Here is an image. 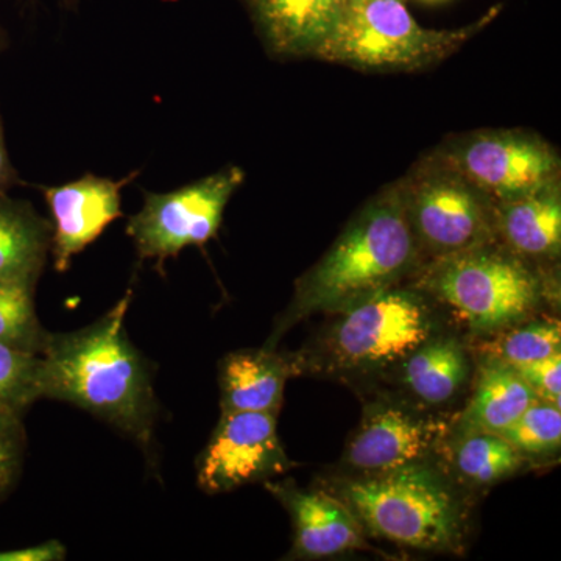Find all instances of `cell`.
<instances>
[{"instance_id":"obj_1","label":"cell","mask_w":561,"mask_h":561,"mask_svg":"<svg viewBox=\"0 0 561 561\" xmlns=\"http://www.w3.org/2000/svg\"><path fill=\"white\" fill-rule=\"evenodd\" d=\"M133 291L90 327L49 332L41 351V397L69 402L130 437L154 445L158 401L147 360L125 330Z\"/></svg>"},{"instance_id":"obj_2","label":"cell","mask_w":561,"mask_h":561,"mask_svg":"<svg viewBox=\"0 0 561 561\" xmlns=\"http://www.w3.org/2000/svg\"><path fill=\"white\" fill-rule=\"evenodd\" d=\"M397 181L362 206L331 249L295 284L267 348L298 320L317 312L341 313L379 291L412 278L424 264Z\"/></svg>"},{"instance_id":"obj_3","label":"cell","mask_w":561,"mask_h":561,"mask_svg":"<svg viewBox=\"0 0 561 561\" xmlns=\"http://www.w3.org/2000/svg\"><path fill=\"white\" fill-rule=\"evenodd\" d=\"M412 286L442 302L472 332L494 334L523 323L548 297L549 276L501 242L424 262Z\"/></svg>"},{"instance_id":"obj_4","label":"cell","mask_w":561,"mask_h":561,"mask_svg":"<svg viewBox=\"0 0 561 561\" xmlns=\"http://www.w3.org/2000/svg\"><path fill=\"white\" fill-rule=\"evenodd\" d=\"M339 497L364 530L423 549L457 551L467 530V508L453 483L427 461L359 474L339 485Z\"/></svg>"},{"instance_id":"obj_5","label":"cell","mask_w":561,"mask_h":561,"mask_svg":"<svg viewBox=\"0 0 561 561\" xmlns=\"http://www.w3.org/2000/svg\"><path fill=\"white\" fill-rule=\"evenodd\" d=\"M456 31L426 28L413 20L404 0H348L334 36L319 60L365 72H415L445 61L483 31L500 13Z\"/></svg>"},{"instance_id":"obj_6","label":"cell","mask_w":561,"mask_h":561,"mask_svg":"<svg viewBox=\"0 0 561 561\" xmlns=\"http://www.w3.org/2000/svg\"><path fill=\"white\" fill-rule=\"evenodd\" d=\"M397 186L426 262L497 241L496 203L434 150Z\"/></svg>"},{"instance_id":"obj_7","label":"cell","mask_w":561,"mask_h":561,"mask_svg":"<svg viewBox=\"0 0 561 561\" xmlns=\"http://www.w3.org/2000/svg\"><path fill=\"white\" fill-rule=\"evenodd\" d=\"M330 357L339 370L368 371L398 364L435 337L427 295L411 286L390 287L339 313Z\"/></svg>"},{"instance_id":"obj_8","label":"cell","mask_w":561,"mask_h":561,"mask_svg":"<svg viewBox=\"0 0 561 561\" xmlns=\"http://www.w3.org/2000/svg\"><path fill=\"white\" fill-rule=\"evenodd\" d=\"M494 203L561 181L559 150L538 133L485 128L451 135L434 149Z\"/></svg>"},{"instance_id":"obj_9","label":"cell","mask_w":561,"mask_h":561,"mask_svg":"<svg viewBox=\"0 0 561 561\" xmlns=\"http://www.w3.org/2000/svg\"><path fill=\"white\" fill-rule=\"evenodd\" d=\"M243 180L242 169L230 165L181 190L147 194L144 208L127 225L140 260H154L161 267L186 247L209 242Z\"/></svg>"},{"instance_id":"obj_10","label":"cell","mask_w":561,"mask_h":561,"mask_svg":"<svg viewBox=\"0 0 561 561\" xmlns=\"http://www.w3.org/2000/svg\"><path fill=\"white\" fill-rule=\"evenodd\" d=\"M272 412H221V419L197 463L205 493H230L243 485L271 481L289 470Z\"/></svg>"},{"instance_id":"obj_11","label":"cell","mask_w":561,"mask_h":561,"mask_svg":"<svg viewBox=\"0 0 561 561\" xmlns=\"http://www.w3.org/2000/svg\"><path fill=\"white\" fill-rule=\"evenodd\" d=\"M445 424L394 404L367 409L359 430L346 446V467L357 474H375L426 461Z\"/></svg>"},{"instance_id":"obj_12","label":"cell","mask_w":561,"mask_h":561,"mask_svg":"<svg viewBox=\"0 0 561 561\" xmlns=\"http://www.w3.org/2000/svg\"><path fill=\"white\" fill-rule=\"evenodd\" d=\"M131 179L114 181L84 175L44 190L54 220L50 250L58 272L68 271L72 257L91 245L111 221L119 219L121 191Z\"/></svg>"},{"instance_id":"obj_13","label":"cell","mask_w":561,"mask_h":561,"mask_svg":"<svg viewBox=\"0 0 561 561\" xmlns=\"http://www.w3.org/2000/svg\"><path fill=\"white\" fill-rule=\"evenodd\" d=\"M290 513L294 553L302 559H323L364 548V527L335 494L306 491L290 482H265Z\"/></svg>"},{"instance_id":"obj_14","label":"cell","mask_w":561,"mask_h":561,"mask_svg":"<svg viewBox=\"0 0 561 561\" xmlns=\"http://www.w3.org/2000/svg\"><path fill=\"white\" fill-rule=\"evenodd\" d=\"M272 54L319 58L334 36L348 0H249Z\"/></svg>"},{"instance_id":"obj_15","label":"cell","mask_w":561,"mask_h":561,"mask_svg":"<svg viewBox=\"0 0 561 561\" xmlns=\"http://www.w3.org/2000/svg\"><path fill=\"white\" fill-rule=\"evenodd\" d=\"M497 242L524 260L548 264L561 251V181L494 206Z\"/></svg>"},{"instance_id":"obj_16","label":"cell","mask_w":561,"mask_h":561,"mask_svg":"<svg viewBox=\"0 0 561 561\" xmlns=\"http://www.w3.org/2000/svg\"><path fill=\"white\" fill-rule=\"evenodd\" d=\"M295 368L294 362L267 346L228 354L219 365L221 412L278 413Z\"/></svg>"},{"instance_id":"obj_17","label":"cell","mask_w":561,"mask_h":561,"mask_svg":"<svg viewBox=\"0 0 561 561\" xmlns=\"http://www.w3.org/2000/svg\"><path fill=\"white\" fill-rule=\"evenodd\" d=\"M49 221L0 191V280L38 283L50 251Z\"/></svg>"},{"instance_id":"obj_18","label":"cell","mask_w":561,"mask_h":561,"mask_svg":"<svg viewBox=\"0 0 561 561\" xmlns=\"http://www.w3.org/2000/svg\"><path fill=\"white\" fill-rule=\"evenodd\" d=\"M537 400L540 398L515 368L486 360L479 373L470 404L461 413L460 435L501 434Z\"/></svg>"},{"instance_id":"obj_19","label":"cell","mask_w":561,"mask_h":561,"mask_svg":"<svg viewBox=\"0 0 561 561\" xmlns=\"http://www.w3.org/2000/svg\"><path fill=\"white\" fill-rule=\"evenodd\" d=\"M402 381L426 404H446L456 398L470 375L467 351L456 339L432 337L409 354Z\"/></svg>"},{"instance_id":"obj_20","label":"cell","mask_w":561,"mask_h":561,"mask_svg":"<svg viewBox=\"0 0 561 561\" xmlns=\"http://www.w3.org/2000/svg\"><path fill=\"white\" fill-rule=\"evenodd\" d=\"M454 468L472 485H491L522 470L524 456L500 434L460 435L453 456Z\"/></svg>"},{"instance_id":"obj_21","label":"cell","mask_w":561,"mask_h":561,"mask_svg":"<svg viewBox=\"0 0 561 561\" xmlns=\"http://www.w3.org/2000/svg\"><path fill=\"white\" fill-rule=\"evenodd\" d=\"M35 284L0 280V343L41 354L49 331L36 316Z\"/></svg>"},{"instance_id":"obj_22","label":"cell","mask_w":561,"mask_h":561,"mask_svg":"<svg viewBox=\"0 0 561 561\" xmlns=\"http://www.w3.org/2000/svg\"><path fill=\"white\" fill-rule=\"evenodd\" d=\"M496 334V337L483 343L482 351L485 359L501 362L512 368L523 367L560 353L559 321L519 323Z\"/></svg>"},{"instance_id":"obj_23","label":"cell","mask_w":561,"mask_h":561,"mask_svg":"<svg viewBox=\"0 0 561 561\" xmlns=\"http://www.w3.org/2000/svg\"><path fill=\"white\" fill-rule=\"evenodd\" d=\"M41 356L0 343V411L21 413L41 400Z\"/></svg>"},{"instance_id":"obj_24","label":"cell","mask_w":561,"mask_h":561,"mask_svg":"<svg viewBox=\"0 0 561 561\" xmlns=\"http://www.w3.org/2000/svg\"><path fill=\"white\" fill-rule=\"evenodd\" d=\"M500 435L523 456L556 453L561 443L560 408L552 402L537 400Z\"/></svg>"},{"instance_id":"obj_25","label":"cell","mask_w":561,"mask_h":561,"mask_svg":"<svg viewBox=\"0 0 561 561\" xmlns=\"http://www.w3.org/2000/svg\"><path fill=\"white\" fill-rule=\"evenodd\" d=\"M21 413L0 411V501L13 490L24 465L27 434Z\"/></svg>"},{"instance_id":"obj_26","label":"cell","mask_w":561,"mask_h":561,"mask_svg":"<svg viewBox=\"0 0 561 561\" xmlns=\"http://www.w3.org/2000/svg\"><path fill=\"white\" fill-rule=\"evenodd\" d=\"M519 376L542 401L559 405L561 397V354H553L546 359L531 362L515 368Z\"/></svg>"},{"instance_id":"obj_27","label":"cell","mask_w":561,"mask_h":561,"mask_svg":"<svg viewBox=\"0 0 561 561\" xmlns=\"http://www.w3.org/2000/svg\"><path fill=\"white\" fill-rule=\"evenodd\" d=\"M68 557V549L62 542L50 540L28 548L0 551V561H61Z\"/></svg>"},{"instance_id":"obj_28","label":"cell","mask_w":561,"mask_h":561,"mask_svg":"<svg viewBox=\"0 0 561 561\" xmlns=\"http://www.w3.org/2000/svg\"><path fill=\"white\" fill-rule=\"evenodd\" d=\"M18 183V173L11 165L9 150L5 146V135H3L2 119H0V191H7Z\"/></svg>"}]
</instances>
